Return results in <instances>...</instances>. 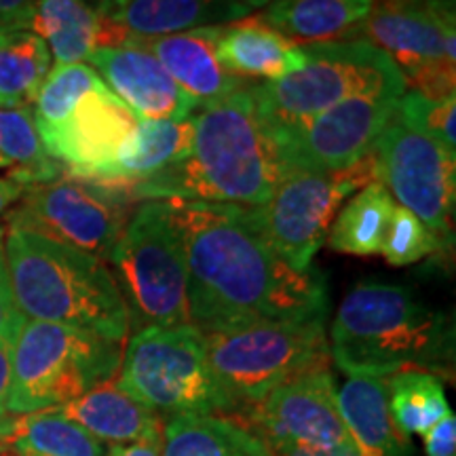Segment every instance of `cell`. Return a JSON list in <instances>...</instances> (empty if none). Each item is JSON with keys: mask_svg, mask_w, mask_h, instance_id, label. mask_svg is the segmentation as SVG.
<instances>
[{"mask_svg": "<svg viewBox=\"0 0 456 456\" xmlns=\"http://www.w3.org/2000/svg\"><path fill=\"white\" fill-rule=\"evenodd\" d=\"M184 239L188 315L203 334L254 323L328 317V283L298 273L249 218L245 205L169 201Z\"/></svg>", "mask_w": 456, "mask_h": 456, "instance_id": "6da1fadb", "label": "cell"}, {"mask_svg": "<svg viewBox=\"0 0 456 456\" xmlns=\"http://www.w3.org/2000/svg\"><path fill=\"white\" fill-rule=\"evenodd\" d=\"M191 155L131 186L134 201H205L256 208L266 203L285 167L262 125L249 87L205 106Z\"/></svg>", "mask_w": 456, "mask_h": 456, "instance_id": "7a4b0ae2", "label": "cell"}, {"mask_svg": "<svg viewBox=\"0 0 456 456\" xmlns=\"http://www.w3.org/2000/svg\"><path fill=\"white\" fill-rule=\"evenodd\" d=\"M328 345L330 359L349 376L389 379L408 370L446 376L452 370L446 315L406 285H355L336 311Z\"/></svg>", "mask_w": 456, "mask_h": 456, "instance_id": "3957f363", "label": "cell"}, {"mask_svg": "<svg viewBox=\"0 0 456 456\" xmlns=\"http://www.w3.org/2000/svg\"><path fill=\"white\" fill-rule=\"evenodd\" d=\"M4 258L15 306L26 319L89 330L114 342L127 336V309L98 256L9 226Z\"/></svg>", "mask_w": 456, "mask_h": 456, "instance_id": "277c9868", "label": "cell"}, {"mask_svg": "<svg viewBox=\"0 0 456 456\" xmlns=\"http://www.w3.org/2000/svg\"><path fill=\"white\" fill-rule=\"evenodd\" d=\"M302 55V66L281 81L249 85L260 121L275 146L351 95L408 89L391 57L366 38L305 45Z\"/></svg>", "mask_w": 456, "mask_h": 456, "instance_id": "5b68a950", "label": "cell"}, {"mask_svg": "<svg viewBox=\"0 0 456 456\" xmlns=\"http://www.w3.org/2000/svg\"><path fill=\"white\" fill-rule=\"evenodd\" d=\"M108 262L127 309L129 330L191 323L184 239L169 201H142Z\"/></svg>", "mask_w": 456, "mask_h": 456, "instance_id": "8992f818", "label": "cell"}, {"mask_svg": "<svg viewBox=\"0 0 456 456\" xmlns=\"http://www.w3.org/2000/svg\"><path fill=\"white\" fill-rule=\"evenodd\" d=\"M121 342L64 323L24 319L13 338L7 412L30 414L81 397L121 368Z\"/></svg>", "mask_w": 456, "mask_h": 456, "instance_id": "52a82bcc", "label": "cell"}, {"mask_svg": "<svg viewBox=\"0 0 456 456\" xmlns=\"http://www.w3.org/2000/svg\"><path fill=\"white\" fill-rule=\"evenodd\" d=\"M203 336L209 368L231 414L256 406L294 376L330 366L326 317L254 323Z\"/></svg>", "mask_w": 456, "mask_h": 456, "instance_id": "ba28073f", "label": "cell"}, {"mask_svg": "<svg viewBox=\"0 0 456 456\" xmlns=\"http://www.w3.org/2000/svg\"><path fill=\"white\" fill-rule=\"evenodd\" d=\"M114 383L159 416L231 414L209 368L205 336L192 323L134 332Z\"/></svg>", "mask_w": 456, "mask_h": 456, "instance_id": "9c48e42d", "label": "cell"}, {"mask_svg": "<svg viewBox=\"0 0 456 456\" xmlns=\"http://www.w3.org/2000/svg\"><path fill=\"white\" fill-rule=\"evenodd\" d=\"M376 180L374 155L332 174L288 169L266 203L248 214L271 248L298 273L313 269L342 201Z\"/></svg>", "mask_w": 456, "mask_h": 456, "instance_id": "30bf717a", "label": "cell"}, {"mask_svg": "<svg viewBox=\"0 0 456 456\" xmlns=\"http://www.w3.org/2000/svg\"><path fill=\"white\" fill-rule=\"evenodd\" d=\"M129 191L87 178H57L28 186L9 226L38 232L108 260L134 209Z\"/></svg>", "mask_w": 456, "mask_h": 456, "instance_id": "8fae6325", "label": "cell"}, {"mask_svg": "<svg viewBox=\"0 0 456 456\" xmlns=\"http://www.w3.org/2000/svg\"><path fill=\"white\" fill-rule=\"evenodd\" d=\"M353 38L383 49L420 94H454V0H379Z\"/></svg>", "mask_w": 456, "mask_h": 456, "instance_id": "7c38bea8", "label": "cell"}, {"mask_svg": "<svg viewBox=\"0 0 456 456\" xmlns=\"http://www.w3.org/2000/svg\"><path fill=\"white\" fill-rule=\"evenodd\" d=\"M376 182L444 241H452L456 155L395 117L374 144Z\"/></svg>", "mask_w": 456, "mask_h": 456, "instance_id": "4fadbf2b", "label": "cell"}, {"mask_svg": "<svg viewBox=\"0 0 456 456\" xmlns=\"http://www.w3.org/2000/svg\"><path fill=\"white\" fill-rule=\"evenodd\" d=\"M403 91H362L319 114L275 146L285 171L332 174L355 167L374 151L387 123L395 117Z\"/></svg>", "mask_w": 456, "mask_h": 456, "instance_id": "5bb4252c", "label": "cell"}, {"mask_svg": "<svg viewBox=\"0 0 456 456\" xmlns=\"http://www.w3.org/2000/svg\"><path fill=\"white\" fill-rule=\"evenodd\" d=\"M231 419L248 427L266 444V448L275 444H298L311 448L351 444L338 412L330 366L294 376L256 406L237 410Z\"/></svg>", "mask_w": 456, "mask_h": 456, "instance_id": "9a60e30c", "label": "cell"}, {"mask_svg": "<svg viewBox=\"0 0 456 456\" xmlns=\"http://www.w3.org/2000/svg\"><path fill=\"white\" fill-rule=\"evenodd\" d=\"M135 127L138 117L104 85L85 95L70 118L41 140L49 155L74 178L98 180Z\"/></svg>", "mask_w": 456, "mask_h": 456, "instance_id": "2e32d148", "label": "cell"}, {"mask_svg": "<svg viewBox=\"0 0 456 456\" xmlns=\"http://www.w3.org/2000/svg\"><path fill=\"white\" fill-rule=\"evenodd\" d=\"M87 61L110 94L138 118L186 121L199 108L135 37L117 47L95 49Z\"/></svg>", "mask_w": 456, "mask_h": 456, "instance_id": "e0dca14e", "label": "cell"}, {"mask_svg": "<svg viewBox=\"0 0 456 456\" xmlns=\"http://www.w3.org/2000/svg\"><path fill=\"white\" fill-rule=\"evenodd\" d=\"M224 26L195 28L157 38H138L157 57L178 87L199 106H212L226 100L245 85L218 57V43Z\"/></svg>", "mask_w": 456, "mask_h": 456, "instance_id": "ac0fdd59", "label": "cell"}, {"mask_svg": "<svg viewBox=\"0 0 456 456\" xmlns=\"http://www.w3.org/2000/svg\"><path fill=\"white\" fill-rule=\"evenodd\" d=\"M28 30L43 38L55 66L83 64L95 49L134 38L102 17L89 0H37Z\"/></svg>", "mask_w": 456, "mask_h": 456, "instance_id": "d6986e66", "label": "cell"}, {"mask_svg": "<svg viewBox=\"0 0 456 456\" xmlns=\"http://www.w3.org/2000/svg\"><path fill=\"white\" fill-rule=\"evenodd\" d=\"M95 9L135 38L226 26L249 13L237 0H102Z\"/></svg>", "mask_w": 456, "mask_h": 456, "instance_id": "ffe728a7", "label": "cell"}, {"mask_svg": "<svg viewBox=\"0 0 456 456\" xmlns=\"http://www.w3.org/2000/svg\"><path fill=\"white\" fill-rule=\"evenodd\" d=\"M336 402L359 456H412L410 437L393 423L385 379L351 376L336 391Z\"/></svg>", "mask_w": 456, "mask_h": 456, "instance_id": "44dd1931", "label": "cell"}, {"mask_svg": "<svg viewBox=\"0 0 456 456\" xmlns=\"http://www.w3.org/2000/svg\"><path fill=\"white\" fill-rule=\"evenodd\" d=\"M57 410L98 442L131 444L163 433L161 416L135 402L114 380L94 387Z\"/></svg>", "mask_w": 456, "mask_h": 456, "instance_id": "7402d4cb", "label": "cell"}, {"mask_svg": "<svg viewBox=\"0 0 456 456\" xmlns=\"http://www.w3.org/2000/svg\"><path fill=\"white\" fill-rule=\"evenodd\" d=\"M218 57L241 81L262 78L266 83L281 81L305 61L302 47L273 30L260 15L226 24L218 43Z\"/></svg>", "mask_w": 456, "mask_h": 456, "instance_id": "603a6c76", "label": "cell"}, {"mask_svg": "<svg viewBox=\"0 0 456 456\" xmlns=\"http://www.w3.org/2000/svg\"><path fill=\"white\" fill-rule=\"evenodd\" d=\"M195 121H151L138 118V127L114 161L100 175V182L129 191L138 182L151 178L191 155Z\"/></svg>", "mask_w": 456, "mask_h": 456, "instance_id": "cb8c5ba5", "label": "cell"}, {"mask_svg": "<svg viewBox=\"0 0 456 456\" xmlns=\"http://www.w3.org/2000/svg\"><path fill=\"white\" fill-rule=\"evenodd\" d=\"M376 0H271L262 21L296 45L342 41L355 37Z\"/></svg>", "mask_w": 456, "mask_h": 456, "instance_id": "d4e9b609", "label": "cell"}, {"mask_svg": "<svg viewBox=\"0 0 456 456\" xmlns=\"http://www.w3.org/2000/svg\"><path fill=\"white\" fill-rule=\"evenodd\" d=\"M0 442L13 456H106L104 444L57 408L0 416Z\"/></svg>", "mask_w": 456, "mask_h": 456, "instance_id": "484cf974", "label": "cell"}, {"mask_svg": "<svg viewBox=\"0 0 456 456\" xmlns=\"http://www.w3.org/2000/svg\"><path fill=\"white\" fill-rule=\"evenodd\" d=\"M161 456H271L248 427L224 414L171 416L163 425Z\"/></svg>", "mask_w": 456, "mask_h": 456, "instance_id": "4316f807", "label": "cell"}, {"mask_svg": "<svg viewBox=\"0 0 456 456\" xmlns=\"http://www.w3.org/2000/svg\"><path fill=\"white\" fill-rule=\"evenodd\" d=\"M395 205V199L380 182L374 180L359 188L330 226V248L349 256L380 254Z\"/></svg>", "mask_w": 456, "mask_h": 456, "instance_id": "83f0119b", "label": "cell"}, {"mask_svg": "<svg viewBox=\"0 0 456 456\" xmlns=\"http://www.w3.org/2000/svg\"><path fill=\"white\" fill-rule=\"evenodd\" d=\"M51 53L30 30L11 32L0 41V108H28L47 78Z\"/></svg>", "mask_w": 456, "mask_h": 456, "instance_id": "f1b7e54d", "label": "cell"}, {"mask_svg": "<svg viewBox=\"0 0 456 456\" xmlns=\"http://www.w3.org/2000/svg\"><path fill=\"white\" fill-rule=\"evenodd\" d=\"M0 155L15 167L11 180L24 188L61 175V165L45 148L30 108H0Z\"/></svg>", "mask_w": 456, "mask_h": 456, "instance_id": "f546056e", "label": "cell"}, {"mask_svg": "<svg viewBox=\"0 0 456 456\" xmlns=\"http://www.w3.org/2000/svg\"><path fill=\"white\" fill-rule=\"evenodd\" d=\"M385 385L393 423L406 436H423L433 425L440 423L444 416L452 412L440 376L408 370L389 376Z\"/></svg>", "mask_w": 456, "mask_h": 456, "instance_id": "4dcf8cb0", "label": "cell"}, {"mask_svg": "<svg viewBox=\"0 0 456 456\" xmlns=\"http://www.w3.org/2000/svg\"><path fill=\"white\" fill-rule=\"evenodd\" d=\"M102 87H104V81L87 64H64L49 70L34 100L32 112L41 138L66 123L85 95Z\"/></svg>", "mask_w": 456, "mask_h": 456, "instance_id": "1f68e13d", "label": "cell"}, {"mask_svg": "<svg viewBox=\"0 0 456 456\" xmlns=\"http://www.w3.org/2000/svg\"><path fill=\"white\" fill-rule=\"evenodd\" d=\"M454 112L456 95L446 98H431L416 89H406L397 102V118L406 123L410 129L419 131L433 142L446 148L448 152L456 155L454 138Z\"/></svg>", "mask_w": 456, "mask_h": 456, "instance_id": "d6a6232c", "label": "cell"}, {"mask_svg": "<svg viewBox=\"0 0 456 456\" xmlns=\"http://www.w3.org/2000/svg\"><path fill=\"white\" fill-rule=\"evenodd\" d=\"M444 245L446 241L440 235H436L423 220L416 218L402 205H395L380 254L393 266H406L437 252Z\"/></svg>", "mask_w": 456, "mask_h": 456, "instance_id": "836d02e7", "label": "cell"}, {"mask_svg": "<svg viewBox=\"0 0 456 456\" xmlns=\"http://www.w3.org/2000/svg\"><path fill=\"white\" fill-rule=\"evenodd\" d=\"M24 315L17 311L13 292H11L7 258H4V228L0 224V340L13 342Z\"/></svg>", "mask_w": 456, "mask_h": 456, "instance_id": "e575fe53", "label": "cell"}, {"mask_svg": "<svg viewBox=\"0 0 456 456\" xmlns=\"http://www.w3.org/2000/svg\"><path fill=\"white\" fill-rule=\"evenodd\" d=\"M427 456H456V419L450 412L423 433Z\"/></svg>", "mask_w": 456, "mask_h": 456, "instance_id": "d590c367", "label": "cell"}, {"mask_svg": "<svg viewBox=\"0 0 456 456\" xmlns=\"http://www.w3.org/2000/svg\"><path fill=\"white\" fill-rule=\"evenodd\" d=\"M269 452L271 456H359L353 444L336 448H311L298 446V444H275V446H269Z\"/></svg>", "mask_w": 456, "mask_h": 456, "instance_id": "8d00e7d4", "label": "cell"}, {"mask_svg": "<svg viewBox=\"0 0 456 456\" xmlns=\"http://www.w3.org/2000/svg\"><path fill=\"white\" fill-rule=\"evenodd\" d=\"M37 0H0V15L9 20L17 30H28Z\"/></svg>", "mask_w": 456, "mask_h": 456, "instance_id": "74e56055", "label": "cell"}, {"mask_svg": "<svg viewBox=\"0 0 456 456\" xmlns=\"http://www.w3.org/2000/svg\"><path fill=\"white\" fill-rule=\"evenodd\" d=\"M161 442L163 433L148 440L131 442V444H112L106 450V456H161Z\"/></svg>", "mask_w": 456, "mask_h": 456, "instance_id": "f35d334b", "label": "cell"}, {"mask_svg": "<svg viewBox=\"0 0 456 456\" xmlns=\"http://www.w3.org/2000/svg\"><path fill=\"white\" fill-rule=\"evenodd\" d=\"M11 349H13V342L0 340V416L7 414L11 376H13V359H11Z\"/></svg>", "mask_w": 456, "mask_h": 456, "instance_id": "ab89813d", "label": "cell"}, {"mask_svg": "<svg viewBox=\"0 0 456 456\" xmlns=\"http://www.w3.org/2000/svg\"><path fill=\"white\" fill-rule=\"evenodd\" d=\"M26 188L21 184H17V182H13L11 178H0V214H4L7 209L11 208V205L17 203L21 199V195H24Z\"/></svg>", "mask_w": 456, "mask_h": 456, "instance_id": "60d3db41", "label": "cell"}, {"mask_svg": "<svg viewBox=\"0 0 456 456\" xmlns=\"http://www.w3.org/2000/svg\"><path fill=\"white\" fill-rule=\"evenodd\" d=\"M239 4H243L245 9L249 11V13H252V11H256V9H262V7H266V4L271 3V0H237Z\"/></svg>", "mask_w": 456, "mask_h": 456, "instance_id": "b9f144b4", "label": "cell"}, {"mask_svg": "<svg viewBox=\"0 0 456 456\" xmlns=\"http://www.w3.org/2000/svg\"><path fill=\"white\" fill-rule=\"evenodd\" d=\"M11 32H17V28L11 24L9 20H4V17L0 15V41H4Z\"/></svg>", "mask_w": 456, "mask_h": 456, "instance_id": "7bdbcfd3", "label": "cell"}, {"mask_svg": "<svg viewBox=\"0 0 456 456\" xmlns=\"http://www.w3.org/2000/svg\"><path fill=\"white\" fill-rule=\"evenodd\" d=\"M7 167H11V163L3 155H0V169H7Z\"/></svg>", "mask_w": 456, "mask_h": 456, "instance_id": "ee69618b", "label": "cell"}, {"mask_svg": "<svg viewBox=\"0 0 456 456\" xmlns=\"http://www.w3.org/2000/svg\"><path fill=\"white\" fill-rule=\"evenodd\" d=\"M89 3H91V4H94V7H98V4L102 3V0H89Z\"/></svg>", "mask_w": 456, "mask_h": 456, "instance_id": "f6af8a7d", "label": "cell"}, {"mask_svg": "<svg viewBox=\"0 0 456 456\" xmlns=\"http://www.w3.org/2000/svg\"><path fill=\"white\" fill-rule=\"evenodd\" d=\"M0 452H3V442H0Z\"/></svg>", "mask_w": 456, "mask_h": 456, "instance_id": "bcb514c9", "label": "cell"}]
</instances>
